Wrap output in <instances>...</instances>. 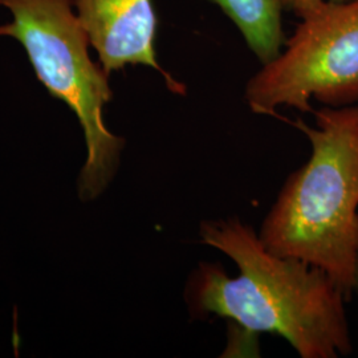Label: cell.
<instances>
[{
	"label": "cell",
	"instance_id": "5b68a950",
	"mask_svg": "<svg viewBox=\"0 0 358 358\" xmlns=\"http://www.w3.org/2000/svg\"><path fill=\"white\" fill-rule=\"evenodd\" d=\"M73 3L90 45L97 52L108 75L127 65H145L161 73L173 93H186V87L157 60L153 0H73Z\"/></svg>",
	"mask_w": 358,
	"mask_h": 358
},
{
	"label": "cell",
	"instance_id": "8992f818",
	"mask_svg": "<svg viewBox=\"0 0 358 358\" xmlns=\"http://www.w3.org/2000/svg\"><path fill=\"white\" fill-rule=\"evenodd\" d=\"M238 27L259 62L267 64L282 52L284 0H210Z\"/></svg>",
	"mask_w": 358,
	"mask_h": 358
},
{
	"label": "cell",
	"instance_id": "6da1fadb",
	"mask_svg": "<svg viewBox=\"0 0 358 358\" xmlns=\"http://www.w3.org/2000/svg\"><path fill=\"white\" fill-rule=\"evenodd\" d=\"M199 239L229 256L239 275L217 263L194 269L185 294L194 319L217 316L254 334L280 336L301 358L352 353L348 299L322 269L271 252L238 217L203 220Z\"/></svg>",
	"mask_w": 358,
	"mask_h": 358
},
{
	"label": "cell",
	"instance_id": "3957f363",
	"mask_svg": "<svg viewBox=\"0 0 358 358\" xmlns=\"http://www.w3.org/2000/svg\"><path fill=\"white\" fill-rule=\"evenodd\" d=\"M72 4L73 0H0L13 15L11 24L0 26V36L20 41L38 81L78 118L87 143L80 195L90 201L115 177L125 140L103 122V106L112 100L109 75L90 59V36Z\"/></svg>",
	"mask_w": 358,
	"mask_h": 358
},
{
	"label": "cell",
	"instance_id": "7a4b0ae2",
	"mask_svg": "<svg viewBox=\"0 0 358 358\" xmlns=\"http://www.w3.org/2000/svg\"><path fill=\"white\" fill-rule=\"evenodd\" d=\"M313 115L315 127L294 122L310 157L282 185L259 238L276 255L322 269L349 299L358 262V106Z\"/></svg>",
	"mask_w": 358,
	"mask_h": 358
},
{
	"label": "cell",
	"instance_id": "9c48e42d",
	"mask_svg": "<svg viewBox=\"0 0 358 358\" xmlns=\"http://www.w3.org/2000/svg\"><path fill=\"white\" fill-rule=\"evenodd\" d=\"M291 0H284V4H288Z\"/></svg>",
	"mask_w": 358,
	"mask_h": 358
},
{
	"label": "cell",
	"instance_id": "277c9868",
	"mask_svg": "<svg viewBox=\"0 0 358 358\" xmlns=\"http://www.w3.org/2000/svg\"><path fill=\"white\" fill-rule=\"evenodd\" d=\"M301 22L282 52L245 85L252 113L278 117L287 106L313 113L358 101V0L319 1L297 11Z\"/></svg>",
	"mask_w": 358,
	"mask_h": 358
},
{
	"label": "cell",
	"instance_id": "ba28073f",
	"mask_svg": "<svg viewBox=\"0 0 358 358\" xmlns=\"http://www.w3.org/2000/svg\"><path fill=\"white\" fill-rule=\"evenodd\" d=\"M355 292H356L358 296V262L357 267H356V278H355Z\"/></svg>",
	"mask_w": 358,
	"mask_h": 358
},
{
	"label": "cell",
	"instance_id": "52a82bcc",
	"mask_svg": "<svg viewBox=\"0 0 358 358\" xmlns=\"http://www.w3.org/2000/svg\"><path fill=\"white\" fill-rule=\"evenodd\" d=\"M319 1H345V0H291L288 3V6H291L292 10L297 13L299 10H301V8L307 7V6H310V4L319 3Z\"/></svg>",
	"mask_w": 358,
	"mask_h": 358
}]
</instances>
